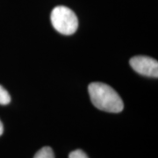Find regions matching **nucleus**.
<instances>
[{
	"mask_svg": "<svg viewBox=\"0 0 158 158\" xmlns=\"http://www.w3.org/2000/svg\"><path fill=\"white\" fill-rule=\"evenodd\" d=\"M69 158H89L88 156L85 154L83 150L81 149H77L74 150L71 153H69Z\"/></svg>",
	"mask_w": 158,
	"mask_h": 158,
	"instance_id": "423d86ee",
	"label": "nucleus"
},
{
	"mask_svg": "<svg viewBox=\"0 0 158 158\" xmlns=\"http://www.w3.org/2000/svg\"><path fill=\"white\" fill-rule=\"evenodd\" d=\"M11 102V96L8 91L0 85V105L6 106Z\"/></svg>",
	"mask_w": 158,
	"mask_h": 158,
	"instance_id": "39448f33",
	"label": "nucleus"
},
{
	"mask_svg": "<svg viewBox=\"0 0 158 158\" xmlns=\"http://www.w3.org/2000/svg\"><path fill=\"white\" fill-rule=\"evenodd\" d=\"M3 133H4V126H3V123L0 120V136L3 135Z\"/></svg>",
	"mask_w": 158,
	"mask_h": 158,
	"instance_id": "0eeeda50",
	"label": "nucleus"
},
{
	"mask_svg": "<svg viewBox=\"0 0 158 158\" xmlns=\"http://www.w3.org/2000/svg\"><path fill=\"white\" fill-rule=\"evenodd\" d=\"M51 23L54 28L63 35H71L78 28V19L71 9L66 6H56L51 12Z\"/></svg>",
	"mask_w": 158,
	"mask_h": 158,
	"instance_id": "f03ea898",
	"label": "nucleus"
},
{
	"mask_svg": "<svg viewBox=\"0 0 158 158\" xmlns=\"http://www.w3.org/2000/svg\"><path fill=\"white\" fill-rule=\"evenodd\" d=\"M34 158H55V154L50 147H44L34 155Z\"/></svg>",
	"mask_w": 158,
	"mask_h": 158,
	"instance_id": "20e7f679",
	"label": "nucleus"
},
{
	"mask_svg": "<svg viewBox=\"0 0 158 158\" xmlns=\"http://www.w3.org/2000/svg\"><path fill=\"white\" fill-rule=\"evenodd\" d=\"M130 66L137 73L149 77H158V62L148 56H135L129 61Z\"/></svg>",
	"mask_w": 158,
	"mask_h": 158,
	"instance_id": "7ed1b4c3",
	"label": "nucleus"
},
{
	"mask_svg": "<svg viewBox=\"0 0 158 158\" xmlns=\"http://www.w3.org/2000/svg\"><path fill=\"white\" fill-rule=\"evenodd\" d=\"M90 100L98 109L106 113H120L124 103L117 91L103 83H91L88 87Z\"/></svg>",
	"mask_w": 158,
	"mask_h": 158,
	"instance_id": "f257e3e1",
	"label": "nucleus"
}]
</instances>
